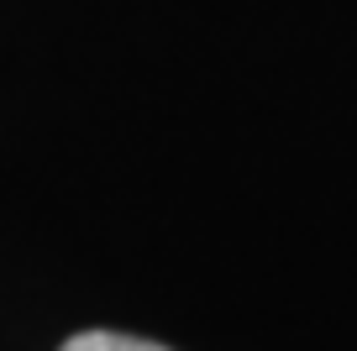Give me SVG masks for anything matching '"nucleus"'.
Masks as SVG:
<instances>
[{
	"label": "nucleus",
	"instance_id": "nucleus-1",
	"mask_svg": "<svg viewBox=\"0 0 357 351\" xmlns=\"http://www.w3.org/2000/svg\"><path fill=\"white\" fill-rule=\"evenodd\" d=\"M63 351H168V346L142 336H121V330H84V336L63 341Z\"/></svg>",
	"mask_w": 357,
	"mask_h": 351
}]
</instances>
